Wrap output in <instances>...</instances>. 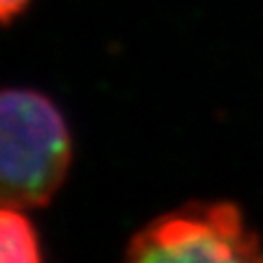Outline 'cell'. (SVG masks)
<instances>
[{"mask_svg": "<svg viewBox=\"0 0 263 263\" xmlns=\"http://www.w3.org/2000/svg\"><path fill=\"white\" fill-rule=\"evenodd\" d=\"M70 136L60 110L33 90H0V209H35L64 182Z\"/></svg>", "mask_w": 263, "mask_h": 263, "instance_id": "1", "label": "cell"}, {"mask_svg": "<svg viewBox=\"0 0 263 263\" xmlns=\"http://www.w3.org/2000/svg\"><path fill=\"white\" fill-rule=\"evenodd\" d=\"M125 263H263V250L239 209L213 202L145 226L129 241Z\"/></svg>", "mask_w": 263, "mask_h": 263, "instance_id": "2", "label": "cell"}, {"mask_svg": "<svg viewBox=\"0 0 263 263\" xmlns=\"http://www.w3.org/2000/svg\"><path fill=\"white\" fill-rule=\"evenodd\" d=\"M0 263H40L33 226L13 209H0Z\"/></svg>", "mask_w": 263, "mask_h": 263, "instance_id": "3", "label": "cell"}, {"mask_svg": "<svg viewBox=\"0 0 263 263\" xmlns=\"http://www.w3.org/2000/svg\"><path fill=\"white\" fill-rule=\"evenodd\" d=\"M31 0H0V24L9 22L27 9Z\"/></svg>", "mask_w": 263, "mask_h": 263, "instance_id": "4", "label": "cell"}]
</instances>
